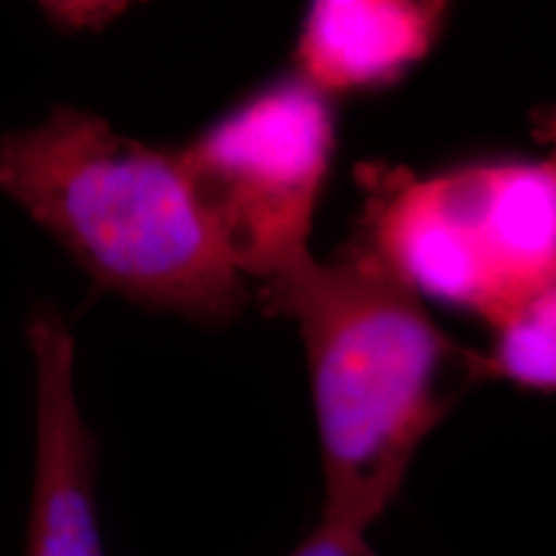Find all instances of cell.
I'll list each match as a JSON object with an SVG mask.
<instances>
[{
  "label": "cell",
  "mask_w": 556,
  "mask_h": 556,
  "mask_svg": "<svg viewBox=\"0 0 556 556\" xmlns=\"http://www.w3.org/2000/svg\"><path fill=\"white\" fill-rule=\"evenodd\" d=\"M50 16L58 18L60 26H70V29H86V26H99L106 21L111 13V5L106 3H62V5H45Z\"/></svg>",
  "instance_id": "9c48e42d"
},
{
  "label": "cell",
  "mask_w": 556,
  "mask_h": 556,
  "mask_svg": "<svg viewBox=\"0 0 556 556\" xmlns=\"http://www.w3.org/2000/svg\"><path fill=\"white\" fill-rule=\"evenodd\" d=\"M446 18L435 0H317L296 39V78L325 99L392 86L428 58Z\"/></svg>",
  "instance_id": "8992f818"
},
{
  "label": "cell",
  "mask_w": 556,
  "mask_h": 556,
  "mask_svg": "<svg viewBox=\"0 0 556 556\" xmlns=\"http://www.w3.org/2000/svg\"><path fill=\"white\" fill-rule=\"evenodd\" d=\"M358 240L417 296L495 325L556 276V168L490 160L420 176L361 163Z\"/></svg>",
  "instance_id": "3957f363"
},
{
  "label": "cell",
  "mask_w": 556,
  "mask_h": 556,
  "mask_svg": "<svg viewBox=\"0 0 556 556\" xmlns=\"http://www.w3.org/2000/svg\"><path fill=\"white\" fill-rule=\"evenodd\" d=\"M332 152L330 101L296 75L253 93L178 152L242 278L266 287L315 258L309 235Z\"/></svg>",
  "instance_id": "277c9868"
},
{
  "label": "cell",
  "mask_w": 556,
  "mask_h": 556,
  "mask_svg": "<svg viewBox=\"0 0 556 556\" xmlns=\"http://www.w3.org/2000/svg\"><path fill=\"white\" fill-rule=\"evenodd\" d=\"M531 137L546 150V163L556 168V103L531 111Z\"/></svg>",
  "instance_id": "30bf717a"
},
{
  "label": "cell",
  "mask_w": 556,
  "mask_h": 556,
  "mask_svg": "<svg viewBox=\"0 0 556 556\" xmlns=\"http://www.w3.org/2000/svg\"><path fill=\"white\" fill-rule=\"evenodd\" d=\"M307 353L323 451V523L366 533L397 500L417 448L482 381V353L456 343L358 238L332 261L261 287Z\"/></svg>",
  "instance_id": "6da1fadb"
},
{
  "label": "cell",
  "mask_w": 556,
  "mask_h": 556,
  "mask_svg": "<svg viewBox=\"0 0 556 556\" xmlns=\"http://www.w3.org/2000/svg\"><path fill=\"white\" fill-rule=\"evenodd\" d=\"M0 193L129 302L206 325L248 304L178 152L122 135L93 111L54 106L34 127L3 131Z\"/></svg>",
  "instance_id": "7a4b0ae2"
},
{
  "label": "cell",
  "mask_w": 556,
  "mask_h": 556,
  "mask_svg": "<svg viewBox=\"0 0 556 556\" xmlns=\"http://www.w3.org/2000/svg\"><path fill=\"white\" fill-rule=\"evenodd\" d=\"M289 556H379L368 546L366 533L323 523L309 533Z\"/></svg>",
  "instance_id": "ba28073f"
},
{
  "label": "cell",
  "mask_w": 556,
  "mask_h": 556,
  "mask_svg": "<svg viewBox=\"0 0 556 556\" xmlns=\"http://www.w3.org/2000/svg\"><path fill=\"white\" fill-rule=\"evenodd\" d=\"M479 368L482 381L556 392V276L492 325V345Z\"/></svg>",
  "instance_id": "52a82bcc"
},
{
  "label": "cell",
  "mask_w": 556,
  "mask_h": 556,
  "mask_svg": "<svg viewBox=\"0 0 556 556\" xmlns=\"http://www.w3.org/2000/svg\"><path fill=\"white\" fill-rule=\"evenodd\" d=\"M37 379L26 556H106L96 497L99 443L75 392V338L54 307L26 323Z\"/></svg>",
  "instance_id": "5b68a950"
}]
</instances>
